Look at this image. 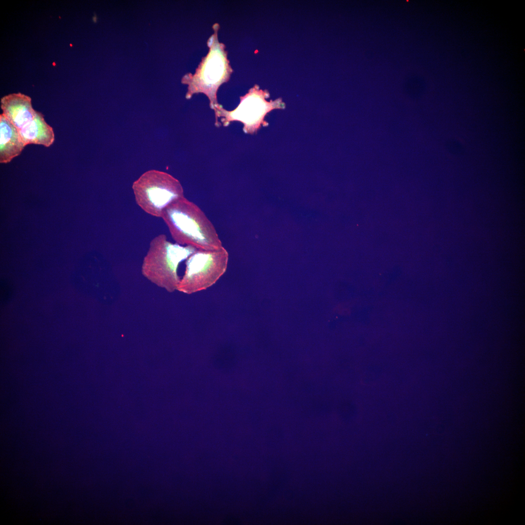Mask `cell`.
Masks as SVG:
<instances>
[{"label": "cell", "mask_w": 525, "mask_h": 525, "mask_svg": "<svg viewBox=\"0 0 525 525\" xmlns=\"http://www.w3.org/2000/svg\"><path fill=\"white\" fill-rule=\"evenodd\" d=\"M161 218L179 245L206 250L223 247L215 228L204 212L184 196L168 206Z\"/></svg>", "instance_id": "obj_1"}, {"label": "cell", "mask_w": 525, "mask_h": 525, "mask_svg": "<svg viewBox=\"0 0 525 525\" xmlns=\"http://www.w3.org/2000/svg\"><path fill=\"white\" fill-rule=\"evenodd\" d=\"M196 248L173 244L164 234L155 237L144 258L141 272L150 281L169 292L177 290L180 279L177 274L179 264L187 260Z\"/></svg>", "instance_id": "obj_2"}, {"label": "cell", "mask_w": 525, "mask_h": 525, "mask_svg": "<svg viewBox=\"0 0 525 525\" xmlns=\"http://www.w3.org/2000/svg\"><path fill=\"white\" fill-rule=\"evenodd\" d=\"M137 204L146 213L161 217L164 210L175 201L184 197L179 181L165 172L149 170L132 185Z\"/></svg>", "instance_id": "obj_3"}, {"label": "cell", "mask_w": 525, "mask_h": 525, "mask_svg": "<svg viewBox=\"0 0 525 525\" xmlns=\"http://www.w3.org/2000/svg\"><path fill=\"white\" fill-rule=\"evenodd\" d=\"M228 261V253L224 247L214 250L197 249L187 259L177 290L191 294L210 287L225 273Z\"/></svg>", "instance_id": "obj_4"}, {"label": "cell", "mask_w": 525, "mask_h": 525, "mask_svg": "<svg viewBox=\"0 0 525 525\" xmlns=\"http://www.w3.org/2000/svg\"><path fill=\"white\" fill-rule=\"evenodd\" d=\"M268 95L267 93L258 90L255 87L245 96L240 97V103L234 110L228 111L219 106L215 112L216 126H220L218 118L221 116L223 117L221 121L224 126H228L231 121H238L244 124V132L253 134L257 132L262 124L263 126L268 125L264 120L266 114L278 107L276 106V101H266L265 98Z\"/></svg>", "instance_id": "obj_5"}, {"label": "cell", "mask_w": 525, "mask_h": 525, "mask_svg": "<svg viewBox=\"0 0 525 525\" xmlns=\"http://www.w3.org/2000/svg\"><path fill=\"white\" fill-rule=\"evenodd\" d=\"M228 67L222 49L213 46L196 74L188 82L187 97L190 98L195 93L203 92L208 96L210 107L215 111L219 106L216 100L217 90L227 79Z\"/></svg>", "instance_id": "obj_6"}, {"label": "cell", "mask_w": 525, "mask_h": 525, "mask_svg": "<svg viewBox=\"0 0 525 525\" xmlns=\"http://www.w3.org/2000/svg\"><path fill=\"white\" fill-rule=\"evenodd\" d=\"M0 107L2 114L18 130L31 122L36 112L32 106L31 97L20 92L3 97Z\"/></svg>", "instance_id": "obj_7"}, {"label": "cell", "mask_w": 525, "mask_h": 525, "mask_svg": "<svg viewBox=\"0 0 525 525\" xmlns=\"http://www.w3.org/2000/svg\"><path fill=\"white\" fill-rule=\"evenodd\" d=\"M26 146L18 129L2 114L0 115V162L7 163L19 156Z\"/></svg>", "instance_id": "obj_8"}, {"label": "cell", "mask_w": 525, "mask_h": 525, "mask_svg": "<svg viewBox=\"0 0 525 525\" xmlns=\"http://www.w3.org/2000/svg\"><path fill=\"white\" fill-rule=\"evenodd\" d=\"M18 131L25 146L34 144L48 147L54 141L52 127L46 122L44 115L38 111H36L33 120Z\"/></svg>", "instance_id": "obj_9"}]
</instances>
